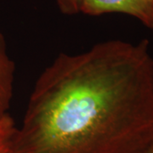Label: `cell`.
Listing matches in <instances>:
<instances>
[{
  "label": "cell",
  "instance_id": "obj_3",
  "mask_svg": "<svg viewBox=\"0 0 153 153\" xmlns=\"http://www.w3.org/2000/svg\"><path fill=\"white\" fill-rule=\"evenodd\" d=\"M16 64L8 50L5 38L0 31V120L9 114L14 93Z\"/></svg>",
  "mask_w": 153,
  "mask_h": 153
},
{
  "label": "cell",
  "instance_id": "obj_4",
  "mask_svg": "<svg viewBox=\"0 0 153 153\" xmlns=\"http://www.w3.org/2000/svg\"><path fill=\"white\" fill-rule=\"evenodd\" d=\"M16 128V123L10 113L0 120V153L9 152L11 138Z\"/></svg>",
  "mask_w": 153,
  "mask_h": 153
},
{
  "label": "cell",
  "instance_id": "obj_1",
  "mask_svg": "<svg viewBox=\"0 0 153 153\" xmlns=\"http://www.w3.org/2000/svg\"><path fill=\"white\" fill-rule=\"evenodd\" d=\"M149 42L61 53L38 76L8 153H134L153 139Z\"/></svg>",
  "mask_w": 153,
  "mask_h": 153
},
{
  "label": "cell",
  "instance_id": "obj_2",
  "mask_svg": "<svg viewBox=\"0 0 153 153\" xmlns=\"http://www.w3.org/2000/svg\"><path fill=\"white\" fill-rule=\"evenodd\" d=\"M80 12L91 16L121 13L134 17L153 30V6L140 0H82Z\"/></svg>",
  "mask_w": 153,
  "mask_h": 153
},
{
  "label": "cell",
  "instance_id": "obj_7",
  "mask_svg": "<svg viewBox=\"0 0 153 153\" xmlns=\"http://www.w3.org/2000/svg\"><path fill=\"white\" fill-rule=\"evenodd\" d=\"M140 1H142V2L146 3V4H148L150 5L153 6V0H140Z\"/></svg>",
  "mask_w": 153,
  "mask_h": 153
},
{
  "label": "cell",
  "instance_id": "obj_6",
  "mask_svg": "<svg viewBox=\"0 0 153 153\" xmlns=\"http://www.w3.org/2000/svg\"><path fill=\"white\" fill-rule=\"evenodd\" d=\"M134 153H153V139L140 150Z\"/></svg>",
  "mask_w": 153,
  "mask_h": 153
},
{
  "label": "cell",
  "instance_id": "obj_5",
  "mask_svg": "<svg viewBox=\"0 0 153 153\" xmlns=\"http://www.w3.org/2000/svg\"><path fill=\"white\" fill-rule=\"evenodd\" d=\"M61 13L73 16L80 13L82 0H55Z\"/></svg>",
  "mask_w": 153,
  "mask_h": 153
}]
</instances>
